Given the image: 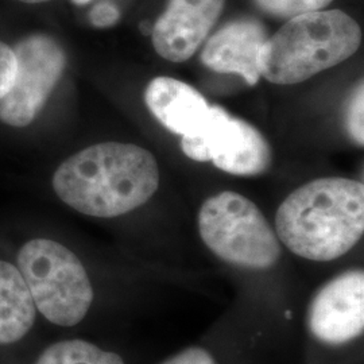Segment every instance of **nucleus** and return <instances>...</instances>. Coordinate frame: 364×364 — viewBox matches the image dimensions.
Returning <instances> with one entry per match:
<instances>
[{
    "label": "nucleus",
    "instance_id": "1",
    "mask_svg": "<svg viewBox=\"0 0 364 364\" xmlns=\"http://www.w3.org/2000/svg\"><path fill=\"white\" fill-rule=\"evenodd\" d=\"M58 198L82 215L111 219L146 204L159 185L154 156L136 144H93L68 158L53 176Z\"/></svg>",
    "mask_w": 364,
    "mask_h": 364
},
{
    "label": "nucleus",
    "instance_id": "2",
    "mask_svg": "<svg viewBox=\"0 0 364 364\" xmlns=\"http://www.w3.org/2000/svg\"><path fill=\"white\" fill-rule=\"evenodd\" d=\"M275 230L279 240L301 258L338 259L363 235V183L331 177L301 186L278 208Z\"/></svg>",
    "mask_w": 364,
    "mask_h": 364
},
{
    "label": "nucleus",
    "instance_id": "3",
    "mask_svg": "<svg viewBox=\"0 0 364 364\" xmlns=\"http://www.w3.org/2000/svg\"><path fill=\"white\" fill-rule=\"evenodd\" d=\"M362 30L340 10L314 11L289 19L260 52V76L278 85L306 81L358 52Z\"/></svg>",
    "mask_w": 364,
    "mask_h": 364
},
{
    "label": "nucleus",
    "instance_id": "4",
    "mask_svg": "<svg viewBox=\"0 0 364 364\" xmlns=\"http://www.w3.org/2000/svg\"><path fill=\"white\" fill-rule=\"evenodd\" d=\"M16 262L38 312L55 326L82 321L91 308L93 287L75 252L50 239H33L21 247Z\"/></svg>",
    "mask_w": 364,
    "mask_h": 364
},
{
    "label": "nucleus",
    "instance_id": "5",
    "mask_svg": "<svg viewBox=\"0 0 364 364\" xmlns=\"http://www.w3.org/2000/svg\"><path fill=\"white\" fill-rule=\"evenodd\" d=\"M198 231L216 257L243 269L266 270L281 257L270 223L251 200L235 192L209 197L198 213Z\"/></svg>",
    "mask_w": 364,
    "mask_h": 364
},
{
    "label": "nucleus",
    "instance_id": "6",
    "mask_svg": "<svg viewBox=\"0 0 364 364\" xmlns=\"http://www.w3.org/2000/svg\"><path fill=\"white\" fill-rule=\"evenodd\" d=\"M16 75L10 91L0 99V120L22 129L31 124L48 103L66 66L61 43L45 31H33L13 46Z\"/></svg>",
    "mask_w": 364,
    "mask_h": 364
},
{
    "label": "nucleus",
    "instance_id": "7",
    "mask_svg": "<svg viewBox=\"0 0 364 364\" xmlns=\"http://www.w3.org/2000/svg\"><path fill=\"white\" fill-rule=\"evenodd\" d=\"M181 144L191 159L212 161L235 176H258L272 164L270 147L259 131L216 105L209 107L198 130L182 136Z\"/></svg>",
    "mask_w": 364,
    "mask_h": 364
},
{
    "label": "nucleus",
    "instance_id": "8",
    "mask_svg": "<svg viewBox=\"0 0 364 364\" xmlns=\"http://www.w3.org/2000/svg\"><path fill=\"white\" fill-rule=\"evenodd\" d=\"M308 326L314 338L331 346L363 333V270L340 274L318 290L309 305Z\"/></svg>",
    "mask_w": 364,
    "mask_h": 364
},
{
    "label": "nucleus",
    "instance_id": "9",
    "mask_svg": "<svg viewBox=\"0 0 364 364\" xmlns=\"http://www.w3.org/2000/svg\"><path fill=\"white\" fill-rule=\"evenodd\" d=\"M225 0H169L153 25L156 52L171 63L189 60L219 21Z\"/></svg>",
    "mask_w": 364,
    "mask_h": 364
},
{
    "label": "nucleus",
    "instance_id": "10",
    "mask_svg": "<svg viewBox=\"0 0 364 364\" xmlns=\"http://www.w3.org/2000/svg\"><path fill=\"white\" fill-rule=\"evenodd\" d=\"M267 33L254 19H237L213 34L201 53L204 65L219 73H232L255 85L260 77L259 58Z\"/></svg>",
    "mask_w": 364,
    "mask_h": 364
},
{
    "label": "nucleus",
    "instance_id": "11",
    "mask_svg": "<svg viewBox=\"0 0 364 364\" xmlns=\"http://www.w3.org/2000/svg\"><path fill=\"white\" fill-rule=\"evenodd\" d=\"M144 100L162 126L182 136L198 130L208 114L209 105L203 95L176 78H154L146 90Z\"/></svg>",
    "mask_w": 364,
    "mask_h": 364
},
{
    "label": "nucleus",
    "instance_id": "12",
    "mask_svg": "<svg viewBox=\"0 0 364 364\" xmlns=\"http://www.w3.org/2000/svg\"><path fill=\"white\" fill-rule=\"evenodd\" d=\"M37 308L16 266L0 260V344H14L36 323Z\"/></svg>",
    "mask_w": 364,
    "mask_h": 364
},
{
    "label": "nucleus",
    "instance_id": "13",
    "mask_svg": "<svg viewBox=\"0 0 364 364\" xmlns=\"http://www.w3.org/2000/svg\"><path fill=\"white\" fill-rule=\"evenodd\" d=\"M36 364H124L115 352L105 351L85 340H64L49 346Z\"/></svg>",
    "mask_w": 364,
    "mask_h": 364
},
{
    "label": "nucleus",
    "instance_id": "14",
    "mask_svg": "<svg viewBox=\"0 0 364 364\" xmlns=\"http://www.w3.org/2000/svg\"><path fill=\"white\" fill-rule=\"evenodd\" d=\"M258 9L267 15L281 19H291L304 14L326 9L333 0H254Z\"/></svg>",
    "mask_w": 364,
    "mask_h": 364
},
{
    "label": "nucleus",
    "instance_id": "15",
    "mask_svg": "<svg viewBox=\"0 0 364 364\" xmlns=\"http://www.w3.org/2000/svg\"><path fill=\"white\" fill-rule=\"evenodd\" d=\"M363 82H360L347 103L346 109V124L352 139L358 144H364L363 107H364Z\"/></svg>",
    "mask_w": 364,
    "mask_h": 364
},
{
    "label": "nucleus",
    "instance_id": "16",
    "mask_svg": "<svg viewBox=\"0 0 364 364\" xmlns=\"http://www.w3.org/2000/svg\"><path fill=\"white\" fill-rule=\"evenodd\" d=\"M122 14L117 4L111 0H99L90 9L88 21L96 28H108L115 26Z\"/></svg>",
    "mask_w": 364,
    "mask_h": 364
},
{
    "label": "nucleus",
    "instance_id": "17",
    "mask_svg": "<svg viewBox=\"0 0 364 364\" xmlns=\"http://www.w3.org/2000/svg\"><path fill=\"white\" fill-rule=\"evenodd\" d=\"M16 75V57L13 46L0 39V99L6 96Z\"/></svg>",
    "mask_w": 364,
    "mask_h": 364
},
{
    "label": "nucleus",
    "instance_id": "18",
    "mask_svg": "<svg viewBox=\"0 0 364 364\" xmlns=\"http://www.w3.org/2000/svg\"><path fill=\"white\" fill-rule=\"evenodd\" d=\"M162 364H216V362L208 351L192 347L171 356Z\"/></svg>",
    "mask_w": 364,
    "mask_h": 364
},
{
    "label": "nucleus",
    "instance_id": "19",
    "mask_svg": "<svg viewBox=\"0 0 364 364\" xmlns=\"http://www.w3.org/2000/svg\"><path fill=\"white\" fill-rule=\"evenodd\" d=\"M11 1L23 7H38V6L49 4L53 0H11Z\"/></svg>",
    "mask_w": 364,
    "mask_h": 364
},
{
    "label": "nucleus",
    "instance_id": "20",
    "mask_svg": "<svg viewBox=\"0 0 364 364\" xmlns=\"http://www.w3.org/2000/svg\"><path fill=\"white\" fill-rule=\"evenodd\" d=\"M141 31L146 34V36H151V33H153V25L150 23V22H147V21H144L141 23Z\"/></svg>",
    "mask_w": 364,
    "mask_h": 364
},
{
    "label": "nucleus",
    "instance_id": "21",
    "mask_svg": "<svg viewBox=\"0 0 364 364\" xmlns=\"http://www.w3.org/2000/svg\"><path fill=\"white\" fill-rule=\"evenodd\" d=\"M73 6L76 7H85V6H90L95 0H69Z\"/></svg>",
    "mask_w": 364,
    "mask_h": 364
}]
</instances>
